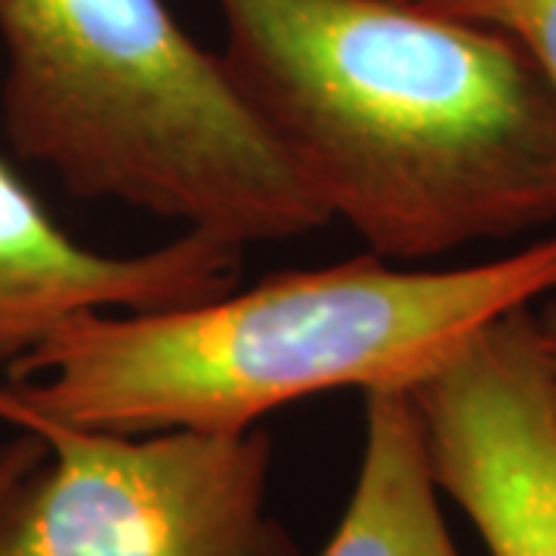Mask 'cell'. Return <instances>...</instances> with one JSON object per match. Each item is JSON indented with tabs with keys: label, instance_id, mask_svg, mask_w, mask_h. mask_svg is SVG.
Segmentation results:
<instances>
[{
	"label": "cell",
	"instance_id": "cell-4",
	"mask_svg": "<svg viewBox=\"0 0 556 556\" xmlns=\"http://www.w3.org/2000/svg\"><path fill=\"white\" fill-rule=\"evenodd\" d=\"M43 455L0 492V556H300L269 507L273 439L22 420Z\"/></svg>",
	"mask_w": 556,
	"mask_h": 556
},
{
	"label": "cell",
	"instance_id": "cell-6",
	"mask_svg": "<svg viewBox=\"0 0 556 556\" xmlns=\"http://www.w3.org/2000/svg\"><path fill=\"white\" fill-rule=\"evenodd\" d=\"M241 254L201 232L134 257L97 254L0 161V375L78 313H159L232 294Z\"/></svg>",
	"mask_w": 556,
	"mask_h": 556
},
{
	"label": "cell",
	"instance_id": "cell-1",
	"mask_svg": "<svg viewBox=\"0 0 556 556\" xmlns=\"http://www.w3.org/2000/svg\"><path fill=\"white\" fill-rule=\"evenodd\" d=\"M239 100L390 263L556 219V100L497 31L399 0H219Z\"/></svg>",
	"mask_w": 556,
	"mask_h": 556
},
{
	"label": "cell",
	"instance_id": "cell-10",
	"mask_svg": "<svg viewBox=\"0 0 556 556\" xmlns=\"http://www.w3.org/2000/svg\"><path fill=\"white\" fill-rule=\"evenodd\" d=\"M538 328H541L544 353H547V362H551L556 378V303H547V309L538 316Z\"/></svg>",
	"mask_w": 556,
	"mask_h": 556
},
{
	"label": "cell",
	"instance_id": "cell-3",
	"mask_svg": "<svg viewBox=\"0 0 556 556\" xmlns=\"http://www.w3.org/2000/svg\"><path fill=\"white\" fill-rule=\"evenodd\" d=\"M3 130L75 199L232 244L331 217L164 0H0Z\"/></svg>",
	"mask_w": 556,
	"mask_h": 556
},
{
	"label": "cell",
	"instance_id": "cell-8",
	"mask_svg": "<svg viewBox=\"0 0 556 556\" xmlns=\"http://www.w3.org/2000/svg\"><path fill=\"white\" fill-rule=\"evenodd\" d=\"M399 3L510 38L532 60L556 100V0H399Z\"/></svg>",
	"mask_w": 556,
	"mask_h": 556
},
{
	"label": "cell",
	"instance_id": "cell-9",
	"mask_svg": "<svg viewBox=\"0 0 556 556\" xmlns=\"http://www.w3.org/2000/svg\"><path fill=\"white\" fill-rule=\"evenodd\" d=\"M40 455H43V442L31 433L16 430V439L0 448V492L10 479L22 473L25 467H31Z\"/></svg>",
	"mask_w": 556,
	"mask_h": 556
},
{
	"label": "cell",
	"instance_id": "cell-7",
	"mask_svg": "<svg viewBox=\"0 0 556 556\" xmlns=\"http://www.w3.org/2000/svg\"><path fill=\"white\" fill-rule=\"evenodd\" d=\"M353 495L318 556H460L439 504L424 424L402 387L365 390Z\"/></svg>",
	"mask_w": 556,
	"mask_h": 556
},
{
	"label": "cell",
	"instance_id": "cell-5",
	"mask_svg": "<svg viewBox=\"0 0 556 556\" xmlns=\"http://www.w3.org/2000/svg\"><path fill=\"white\" fill-rule=\"evenodd\" d=\"M532 309L485 325L408 387L439 492L489 556H556V378Z\"/></svg>",
	"mask_w": 556,
	"mask_h": 556
},
{
	"label": "cell",
	"instance_id": "cell-2",
	"mask_svg": "<svg viewBox=\"0 0 556 556\" xmlns=\"http://www.w3.org/2000/svg\"><path fill=\"white\" fill-rule=\"evenodd\" d=\"M556 291V236L460 269L371 251L159 313H78L16 358L0 420L100 433H241L298 399L408 390L501 316Z\"/></svg>",
	"mask_w": 556,
	"mask_h": 556
}]
</instances>
